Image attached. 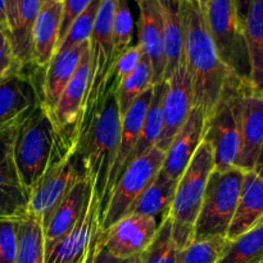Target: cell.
<instances>
[{"label": "cell", "instance_id": "1", "mask_svg": "<svg viewBox=\"0 0 263 263\" xmlns=\"http://www.w3.org/2000/svg\"><path fill=\"white\" fill-rule=\"evenodd\" d=\"M117 85L110 73L107 87L94 105L82 109L77 122V154L103 207L108 177L121 135Z\"/></svg>", "mask_w": 263, "mask_h": 263}, {"label": "cell", "instance_id": "2", "mask_svg": "<svg viewBox=\"0 0 263 263\" xmlns=\"http://www.w3.org/2000/svg\"><path fill=\"white\" fill-rule=\"evenodd\" d=\"M182 32V62L189 73L194 105L207 118L215 109L226 80L231 73L222 63L211 36L204 12L198 0H180Z\"/></svg>", "mask_w": 263, "mask_h": 263}, {"label": "cell", "instance_id": "3", "mask_svg": "<svg viewBox=\"0 0 263 263\" xmlns=\"http://www.w3.org/2000/svg\"><path fill=\"white\" fill-rule=\"evenodd\" d=\"M63 136L64 131L58 130L53 113L45 103L15 130L10 154L28 195L50 168Z\"/></svg>", "mask_w": 263, "mask_h": 263}, {"label": "cell", "instance_id": "4", "mask_svg": "<svg viewBox=\"0 0 263 263\" xmlns=\"http://www.w3.org/2000/svg\"><path fill=\"white\" fill-rule=\"evenodd\" d=\"M215 170V156L207 141L203 140L186 170L177 180L170 218L172 222V238L180 251L194 241L195 222L202 207L205 186Z\"/></svg>", "mask_w": 263, "mask_h": 263}, {"label": "cell", "instance_id": "5", "mask_svg": "<svg viewBox=\"0 0 263 263\" xmlns=\"http://www.w3.org/2000/svg\"><path fill=\"white\" fill-rule=\"evenodd\" d=\"M247 80L230 74L215 109L207 118L204 141L215 156V170L223 171L235 166L240 149V112Z\"/></svg>", "mask_w": 263, "mask_h": 263}, {"label": "cell", "instance_id": "6", "mask_svg": "<svg viewBox=\"0 0 263 263\" xmlns=\"http://www.w3.org/2000/svg\"><path fill=\"white\" fill-rule=\"evenodd\" d=\"M246 171L234 166L210 175L202 207L195 222L194 240L221 236L226 238L238 207Z\"/></svg>", "mask_w": 263, "mask_h": 263}, {"label": "cell", "instance_id": "7", "mask_svg": "<svg viewBox=\"0 0 263 263\" xmlns=\"http://www.w3.org/2000/svg\"><path fill=\"white\" fill-rule=\"evenodd\" d=\"M84 177L86 172L77 154V130L64 131L63 141L50 168L31 192L28 211L44 221L73 185Z\"/></svg>", "mask_w": 263, "mask_h": 263}, {"label": "cell", "instance_id": "8", "mask_svg": "<svg viewBox=\"0 0 263 263\" xmlns=\"http://www.w3.org/2000/svg\"><path fill=\"white\" fill-rule=\"evenodd\" d=\"M205 20L221 61L229 71L249 81V57L235 0H210Z\"/></svg>", "mask_w": 263, "mask_h": 263}, {"label": "cell", "instance_id": "9", "mask_svg": "<svg viewBox=\"0 0 263 263\" xmlns=\"http://www.w3.org/2000/svg\"><path fill=\"white\" fill-rule=\"evenodd\" d=\"M44 72L28 64L0 82V131L17 130L43 104Z\"/></svg>", "mask_w": 263, "mask_h": 263}, {"label": "cell", "instance_id": "10", "mask_svg": "<svg viewBox=\"0 0 263 263\" xmlns=\"http://www.w3.org/2000/svg\"><path fill=\"white\" fill-rule=\"evenodd\" d=\"M164 153L166 152L156 146L143 157L131 162L130 166L121 175L103 210V231L127 215L131 205L136 202L141 193L149 186L157 174L161 171L164 161Z\"/></svg>", "mask_w": 263, "mask_h": 263}, {"label": "cell", "instance_id": "11", "mask_svg": "<svg viewBox=\"0 0 263 263\" xmlns=\"http://www.w3.org/2000/svg\"><path fill=\"white\" fill-rule=\"evenodd\" d=\"M117 0H100L94 27L89 39L90 82L82 109L95 104L107 87L113 67V18Z\"/></svg>", "mask_w": 263, "mask_h": 263}, {"label": "cell", "instance_id": "12", "mask_svg": "<svg viewBox=\"0 0 263 263\" xmlns=\"http://www.w3.org/2000/svg\"><path fill=\"white\" fill-rule=\"evenodd\" d=\"M100 231L102 207L92 187L76 225L45 254V263H84Z\"/></svg>", "mask_w": 263, "mask_h": 263}, {"label": "cell", "instance_id": "13", "mask_svg": "<svg viewBox=\"0 0 263 263\" xmlns=\"http://www.w3.org/2000/svg\"><path fill=\"white\" fill-rule=\"evenodd\" d=\"M162 105V130L157 148L166 152L194 107L192 81L184 62L176 68L170 79Z\"/></svg>", "mask_w": 263, "mask_h": 263}, {"label": "cell", "instance_id": "14", "mask_svg": "<svg viewBox=\"0 0 263 263\" xmlns=\"http://www.w3.org/2000/svg\"><path fill=\"white\" fill-rule=\"evenodd\" d=\"M158 222L143 215H127L103 231V244L120 259L138 258L156 236Z\"/></svg>", "mask_w": 263, "mask_h": 263}, {"label": "cell", "instance_id": "15", "mask_svg": "<svg viewBox=\"0 0 263 263\" xmlns=\"http://www.w3.org/2000/svg\"><path fill=\"white\" fill-rule=\"evenodd\" d=\"M205 127L207 116L202 108L194 105L187 120L174 136L164 153V161L161 170L170 179L177 181L184 174L195 152L204 140Z\"/></svg>", "mask_w": 263, "mask_h": 263}, {"label": "cell", "instance_id": "16", "mask_svg": "<svg viewBox=\"0 0 263 263\" xmlns=\"http://www.w3.org/2000/svg\"><path fill=\"white\" fill-rule=\"evenodd\" d=\"M263 145V91L246 84L240 112V149L235 166L252 171Z\"/></svg>", "mask_w": 263, "mask_h": 263}, {"label": "cell", "instance_id": "17", "mask_svg": "<svg viewBox=\"0 0 263 263\" xmlns=\"http://www.w3.org/2000/svg\"><path fill=\"white\" fill-rule=\"evenodd\" d=\"M139 8L138 36L141 51L149 61L153 84L164 81L163 22L158 0H135Z\"/></svg>", "mask_w": 263, "mask_h": 263}, {"label": "cell", "instance_id": "18", "mask_svg": "<svg viewBox=\"0 0 263 263\" xmlns=\"http://www.w3.org/2000/svg\"><path fill=\"white\" fill-rule=\"evenodd\" d=\"M152 97H153V86L149 90H146L144 94H141L140 97L135 100V103L128 108V110L125 113V116L122 117V121H121L120 143H118L115 162H113L112 168H110L109 172V177H108L107 190H105L102 213L105 204H107V200L110 192H112L115 185L117 184V181L120 180L121 175H122L123 172H125V170L130 166L131 156H133L134 149H135L136 143H138L139 140V135H140L144 116H145L146 109H148Z\"/></svg>", "mask_w": 263, "mask_h": 263}, {"label": "cell", "instance_id": "19", "mask_svg": "<svg viewBox=\"0 0 263 263\" xmlns=\"http://www.w3.org/2000/svg\"><path fill=\"white\" fill-rule=\"evenodd\" d=\"M91 190L92 181L90 177L86 176L77 181L51 211L50 215L43 221L45 254L76 225Z\"/></svg>", "mask_w": 263, "mask_h": 263}, {"label": "cell", "instance_id": "20", "mask_svg": "<svg viewBox=\"0 0 263 263\" xmlns=\"http://www.w3.org/2000/svg\"><path fill=\"white\" fill-rule=\"evenodd\" d=\"M90 82V50H85L76 72L66 85L53 108L54 121L59 131H73L77 128L80 115L84 108Z\"/></svg>", "mask_w": 263, "mask_h": 263}, {"label": "cell", "instance_id": "21", "mask_svg": "<svg viewBox=\"0 0 263 263\" xmlns=\"http://www.w3.org/2000/svg\"><path fill=\"white\" fill-rule=\"evenodd\" d=\"M62 3L43 2L32 28V64L45 69L55 54L59 41Z\"/></svg>", "mask_w": 263, "mask_h": 263}, {"label": "cell", "instance_id": "22", "mask_svg": "<svg viewBox=\"0 0 263 263\" xmlns=\"http://www.w3.org/2000/svg\"><path fill=\"white\" fill-rule=\"evenodd\" d=\"M87 46L89 41H85L71 49L58 50L46 66L43 80V94L44 103L50 110L55 107L62 91L76 72Z\"/></svg>", "mask_w": 263, "mask_h": 263}, {"label": "cell", "instance_id": "23", "mask_svg": "<svg viewBox=\"0 0 263 263\" xmlns=\"http://www.w3.org/2000/svg\"><path fill=\"white\" fill-rule=\"evenodd\" d=\"M263 218V180L253 171H246L239 197L226 239L229 241L253 228Z\"/></svg>", "mask_w": 263, "mask_h": 263}, {"label": "cell", "instance_id": "24", "mask_svg": "<svg viewBox=\"0 0 263 263\" xmlns=\"http://www.w3.org/2000/svg\"><path fill=\"white\" fill-rule=\"evenodd\" d=\"M176 185V180L170 179L161 170L149 186L131 205L127 215L149 216L156 218L159 225L164 218L168 217Z\"/></svg>", "mask_w": 263, "mask_h": 263}, {"label": "cell", "instance_id": "25", "mask_svg": "<svg viewBox=\"0 0 263 263\" xmlns=\"http://www.w3.org/2000/svg\"><path fill=\"white\" fill-rule=\"evenodd\" d=\"M163 22L164 45V81L172 76L177 67L182 63V32L180 0H158Z\"/></svg>", "mask_w": 263, "mask_h": 263}, {"label": "cell", "instance_id": "26", "mask_svg": "<svg viewBox=\"0 0 263 263\" xmlns=\"http://www.w3.org/2000/svg\"><path fill=\"white\" fill-rule=\"evenodd\" d=\"M43 2L44 0H18L15 21L8 37L21 66L32 64V28Z\"/></svg>", "mask_w": 263, "mask_h": 263}, {"label": "cell", "instance_id": "27", "mask_svg": "<svg viewBox=\"0 0 263 263\" xmlns=\"http://www.w3.org/2000/svg\"><path fill=\"white\" fill-rule=\"evenodd\" d=\"M249 57V84L263 91V0H252L243 23Z\"/></svg>", "mask_w": 263, "mask_h": 263}, {"label": "cell", "instance_id": "28", "mask_svg": "<svg viewBox=\"0 0 263 263\" xmlns=\"http://www.w3.org/2000/svg\"><path fill=\"white\" fill-rule=\"evenodd\" d=\"M14 263H45L43 221L28 208L18 218Z\"/></svg>", "mask_w": 263, "mask_h": 263}, {"label": "cell", "instance_id": "29", "mask_svg": "<svg viewBox=\"0 0 263 263\" xmlns=\"http://www.w3.org/2000/svg\"><path fill=\"white\" fill-rule=\"evenodd\" d=\"M28 198L10 154L0 163V217L20 216L27 210Z\"/></svg>", "mask_w": 263, "mask_h": 263}, {"label": "cell", "instance_id": "30", "mask_svg": "<svg viewBox=\"0 0 263 263\" xmlns=\"http://www.w3.org/2000/svg\"><path fill=\"white\" fill-rule=\"evenodd\" d=\"M166 87V81L153 85V97H152L148 109L144 116L140 135H139V140L134 149L133 156H131V162L140 158L157 146L162 130V105H163Z\"/></svg>", "mask_w": 263, "mask_h": 263}, {"label": "cell", "instance_id": "31", "mask_svg": "<svg viewBox=\"0 0 263 263\" xmlns=\"http://www.w3.org/2000/svg\"><path fill=\"white\" fill-rule=\"evenodd\" d=\"M263 257V218L258 223L229 241L217 263H258Z\"/></svg>", "mask_w": 263, "mask_h": 263}, {"label": "cell", "instance_id": "32", "mask_svg": "<svg viewBox=\"0 0 263 263\" xmlns=\"http://www.w3.org/2000/svg\"><path fill=\"white\" fill-rule=\"evenodd\" d=\"M153 85V72H152L151 63L146 57L143 55V59L135 71L117 85V99L121 117H123L135 100Z\"/></svg>", "mask_w": 263, "mask_h": 263}, {"label": "cell", "instance_id": "33", "mask_svg": "<svg viewBox=\"0 0 263 263\" xmlns=\"http://www.w3.org/2000/svg\"><path fill=\"white\" fill-rule=\"evenodd\" d=\"M179 247L172 238V222L170 216L157 229L152 243L139 256V263H179Z\"/></svg>", "mask_w": 263, "mask_h": 263}, {"label": "cell", "instance_id": "34", "mask_svg": "<svg viewBox=\"0 0 263 263\" xmlns=\"http://www.w3.org/2000/svg\"><path fill=\"white\" fill-rule=\"evenodd\" d=\"M229 240L221 236L194 240L181 251L179 263H217Z\"/></svg>", "mask_w": 263, "mask_h": 263}, {"label": "cell", "instance_id": "35", "mask_svg": "<svg viewBox=\"0 0 263 263\" xmlns=\"http://www.w3.org/2000/svg\"><path fill=\"white\" fill-rule=\"evenodd\" d=\"M134 17L128 0H117L115 18H113V61L127 48L133 45Z\"/></svg>", "mask_w": 263, "mask_h": 263}, {"label": "cell", "instance_id": "36", "mask_svg": "<svg viewBox=\"0 0 263 263\" xmlns=\"http://www.w3.org/2000/svg\"><path fill=\"white\" fill-rule=\"evenodd\" d=\"M99 5L100 0H91V2H90V4L87 5L86 9L73 21V23H72L71 27H69L67 35L64 36L63 40L59 43L57 51L71 49L73 48V46H77L80 45V44L85 43V41H89L92 32V27H94L95 17H97Z\"/></svg>", "mask_w": 263, "mask_h": 263}, {"label": "cell", "instance_id": "37", "mask_svg": "<svg viewBox=\"0 0 263 263\" xmlns=\"http://www.w3.org/2000/svg\"><path fill=\"white\" fill-rule=\"evenodd\" d=\"M20 216L0 217V263H14L15 261Z\"/></svg>", "mask_w": 263, "mask_h": 263}, {"label": "cell", "instance_id": "38", "mask_svg": "<svg viewBox=\"0 0 263 263\" xmlns=\"http://www.w3.org/2000/svg\"><path fill=\"white\" fill-rule=\"evenodd\" d=\"M143 51H141L140 46L138 44L131 45L130 48L126 49L122 54L117 57L113 61L112 67V76L117 82L122 81L125 77L133 73L136 69V67L140 64L141 59H143Z\"/></svg>", "mask_w": 263, "mask_h": 263}, {"label": "cell", "instance_id": "39", "mask_svg": "<svg viewBox=\"0 0 263 263\" xmlns=\"http://www.w3.org/2000/svg\"><path fill=\"white\" fill-rule=\"evenodd\" d=\"M91 0H63L62 2V18L61 26H59V41L58 45L64 36L68 32L69 27L73 21L86 9L87 5Z\"/></svg>", "mask_w": 263, "mask_h": 263}, {"label": "cell", "instance_id": "40", "mask_svg": "<svg viewBox=\"0 0 263 263\" xmlns=\"http://www.w3.org/2000/svg\"><path fill=\"white\" fill-rule=\"evenodd\" d=\"M20 62L13 53L8 33L0 36V82L4 81L8 76L22 68Z\"/></svg>", "mask_w": 263, "mask_h": 263}, {"label": "cell", "instance_id": "41", "mask_svg": "<svg viewBox=\"0 0 263 263\" xmlns=\"http://www.w3.org/2000/svg\"><path fill=\"white\" fill-rule=\"evenodd\" d=\"M138 258L133 259H120L117 257L112 256L109 252L105 249L104 244H103V230L100 231L99 235L95 239L94 244L91 247L89 256H87L86 261L84 263H136Z\"/></svg>", "mask_w": 263, "mask_h": 263}, {"label": "cell", "instance_id": "42", "mask_svg": "<svg viewBox=\"0 0 263 263\" xmlns=\"http://www.w3.org/2000/svg\"><path fill=\"white\" fill-rule=\"evenodd\" d=\"M15 130L0 131V163L12 153L13 140H14Z\"/></svg>", "mask_w": 263, "mask_h": 263}, {"label": "cell", "instance_id": "43", "mask_svg": "<svg viewBox=\"0 0 263 263\" xmlns=\"http://www.w3.org/2000/svg\"><path fill=\"white\" fill-rule=\"evenodd\" d=\"M235 4H236V10H238L239 21H240L241 26H243L247 14H248L249 7H251L252 4V0H235Z\"/></svg>", "mask_w": 263, "mask_h": 263}, {"label": "cell", "instance_id": "44", "mask_svg": "<svg viewBox=\"0 0 263 263\" xmlns=\"http://www.w3.org/2000/svg\"><path fill=\"white\" fill-rule=\"evenodd\" d=\"M17 5H18V0H7V15H8V26H9V31L15 21ZM8 35H9V33H8Z\"/></svg>", "mask_w": 263, "mask_h": 263}, {"label": "cell", "instance_id": "45", "mask_svg": "<svg viewBox=\"0 0 263 263\" xmlns=\"http://www.w3.org/2000/svg\"><path fill=\"white\" fill-rule=\"evenodd\" d=\"M252 171H253L254 174L258 175V176L263 180V145H262L261 151H259L258 157H257L256 163H254V167Z\"/></svg>", "mask_w": 263, "mask_h": 263}, {"label": "cell", "instance_id": "46", "mask_svg": "<svg viewBox=\"0 0 263 263\" xmlns=\"http://www.w3.org/2000/svg\"><path fill=\"white\" fill-rule=\"evenodd\" d=\"M0 21L4 25L5 30L9 33V26H8V15H7V0H0Z\"/></svg>", "mask_w": 263, "mask_h": 263}, {"label": "cell", "instance_id": "47", "mask_svg": "<svg viewBox=\"0 0 263 263\" xmlns=\"http://www.w3.org/2000/svg\"><path fill=\"white\" fill-rule=\"evenodd\" d=\"M198 3H199L200 8H202L203 12L205 13V10H207V7H208V3H210V0H198Z\"/></svg>", "mask_w": 263, "mask_h": 263}, {"label": "cell", "instance_id": "48", "mask_svg": "<svg viewBox=\"0 0 263 263\" xmlns=\"http://www.w3.org/2000/svg\"><path fill=\"white\" fill-rule=\"evenodd\" d=\"M0 28H2V30H4L5 32H7V30H5V27H4V25H3V23H2V21H0ZM7 33H8V32H7Z\"/></svg>", "mask_w": 263, "mask_h": 263}, {"label": "cell", "instance_id": "49", "mask_svg": "<svg viewBox=\"0 0 263 263\" xmlns=\"http://www.w3.org/2000/svg\"><path fill=\"white\" fill-rule=\"evenodd\" d=\"M44 2H58V3H62L63 0H44Z\"/></svg>", "mask_w": 263, "mask_h": 263}, {"label": "cell", "instance_id": "50", "mask_svg": "<svg viewBox=\"0 0 263 263\" xmlns=\"http://www.w3.org/2000/svg\"><path fill=\"white\" fill-rule=\"evenodd\" d=\"M4 33H7V32H5L4 30H2V28H0V36H2V35H4Z\"/></svg>", "mask_w": 263, "mask_h": 263}, {"label": "cell", "instance_id": "51", "mask_svg": "<svg viewBox=\"0 0 263 263\" xmlns=\"http://www.w3.org/2000/svg\"><path fill=\"white\" fill-rule=\"evenodd\" d=\"M258 263H263V257H262V259H261V261H259Z\"/></svg>", "mask_w": 263, "mask_h": 263}, {"label": "cell", "instance_id": "52", "mask_svg": "<svg viewBox=\"0 0 263 263\" xmlns=\"http://www.w3.org/2000/svg\"><path fill=\"white\" fill-rule=\"evenodd\" d=\"M136 263H139V259H138V262H136Z\"/></svg>", "mask_w": 263, "mask_h": 263}]
</instances>
